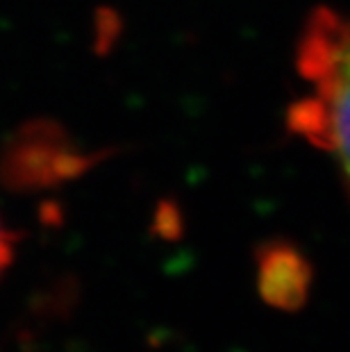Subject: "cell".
Returning <instances> with one entry per match:
<instances>
[{
	"label": "cell",
	"mask_w": 350,
	"mask_h": 352,
	"mask_svg": "<svg viewBox=\"0 0 350 352\" xmlns=\"http://www.w3.org/2000/svg\"><path fill=\"white\" fill-rule=\"evenodd\" d=\"M53 121L19 127L0 151V184L12 191H36L85 175L98 162Z\"/></svg>",
	"instance_id": "obj_1"
},
{
	"label": "cell",
	"mask_w": 350,
	"mask_h": 352,
	"mask_svg": "<svg viewBox=\"0 0 350 352\" xmlns=\"http://www.w3.org/2000/svg\"><path fill=\"white\" fill-rule=\"evenodd\" d=\"M309 91L292 107V130L334 160L350 193V71L305 73Z\"/></svg>",
	"instance_id": "obj_2"
},
{
	"label": "cell",
	"mask_w": 350,
	"mask_h": 352,
	"mask_svg": "<svg viewBox=\"0 0 350 352\" xmlns=\"http://www.w3.org/2000/svg\"><path fill=\"white\" fill-rule=\"evenodd\" d=\"M325 69L350 71V16L339 12H314L298 46L300 76Z\"/></svg>",
	"instance_id": "obj_3"
},
{
	"label": "cell",
	"mask_w": 350,
	"mask_h": 352,
	"mask_svg": "<svg viewBox=\"0 0 350 352\" xmlns=\"http://www.w3.org/2000/svg\"><path fill=\"white\" fill-rule=\"evenodd\" d=\"M259 291L275 307L300 305L307 296L309 268L287 245H271L259 252Z\"/></svg>",
	"instance_id": "obj_4"
},
{
	"label": "cell",
	"mask_w": 350,
	"mask_h": 352,
	"mask_svg": "<svg viewBox=\"0 0 350 352\" xmlns=\"http://www.w3.org/2000/svg\"><path fill=\"white\" fill-rule=\"evenodd\" d=\"M14 241H17V236H14L10 230H5V226L0 223V275H3L5 268L12 264Z\"/></svg>",
	"instance_id": "obj_5"
}]
</instances>
